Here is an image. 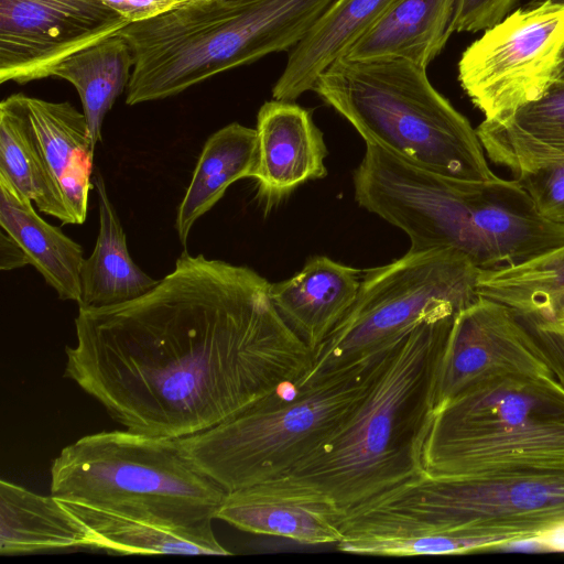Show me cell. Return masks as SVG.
<instances>
[{"instance_id":"1","label":"cell","mask_w":564,"mask_h":564,"mask_svg":"<svg viewBox=\"0 0 564 564\" xmlns=\"http://www.w3.org/2000/svg\"><path fill=\"white\" fill-rule=\"evenodd\" d=\"M254 270L186 250L145 294L78 307L64 377L127 430L183 438L303 380L311 348Z\"/></svg>"},{"instance_id":"2","label":"cell","mask_w":564,"mask_h":564,"mask_svg":"<svg viewBox=\"0 0 564 564\" xmlns=\"http://www.w3.org/2000/svg\"><path fill=\"white\" fill-rule=\"evenodd\" d=\"M354 189L360 207L406 234L410 252L451 248L495 270L564 243V225L543 217L516 178H452L366 143Z\"/></svg>"},{"instance_id":"3","label":"cell","mask_w":564,"mask_h":564,"mask_svg":"<svg viewBox=\"0 0 564 564\" xmlns=\"http://www.w3.org/2000/svg\"><path fill=\"white\" fill-rule=\"evenodd\" d=\"M459 313L424 321L392 344L350 415L281 478L328 498L346 516L422 474L420 442Z\"/></svg>"},{"instance_id":"4","label":"cell","mask_w":564,"mask_h":564,"mask_svg":"<svg viewBox=\"0 0 564 564\" xmlns=\"http://www.w3.org/2000/svg\"><path fill=\"white\" fill-rule=\"evenodd\" d=\"M334 0H196L120 33L134 54L126 104L176 96L215 75L291 51Z\"/></svg>"},{"instance_id":"5","label":"cell","mask_w":564,"mask_h":564,"mask_svg":"<svg viewBox=\"0 0 564 564\" xmlns=\"http://www.w3.org/2000/svg\"><path fill=\"white\" fill-rule=\"evenodd\" d=\"M312 90L366 143L443 176H497L476 129L431 84L426 68L413 62L343 56L318 76Z\"/></svg>"},{"instance_id":"6","label":"cell","mask_w":564,"mask_h":564,"mask_svg":"<svg viewBox=\"0 0 564 564\" xmlns=\"http://www.w3.org/2000/svg\"><path fill=\"white\" fill-rule=\"evenodd\" d=\"M387 349L297 384L284 383L238 415L178 438L180 443L196 466L227 492L281 478L350 415Z\"/></svg>"},{"instance_id":"7","label":"cell","mask_w":564,"mask_h":564,"mask_svg":"<svg viewBox=\"0 0 564 564\" xmlns=\"http://www.w3.org/2000/svg\"><path fill=\"white\" fill-rule=\"evenodd\" d=\"M422 473L457 478L564 459V383L491 378L435 408L420 442Z\"/></svg>"},{"instance_id":"8","label":"cell","mask_w":564,"mask_h":564,"mask_svg":"<svg viewBox=\"0 0 564 564\" xmlns=\"http://www.w3.org/2000/svg\"><path fill=\"white\" fill-rule=\"evenodd\" d=\"M226 494L178 438L127 429L85 435L51 466V495L61 500L176 523L214 520Z\"/></svg>"},{"instance_id":"9","label":"cell","mask_w":564,"mask_h":564,"mask_svg":"<svg viewBox=\"0 0 564 564\" xmlns=\"http://www.w3.org/2000/svg\"><path fill=\"white\" fill-rule=\"evenodd\" d=\"M352 511H379L452 535L467 553L564 530V459L457 477L425 474Z\"/></svg>"},{"instance_id":"10","label":"cell","mask_w":564,"mask_h":564,"mask_svg":"<svg viewBox=\"0 0 564 564\" xmlns=\"http://www.w3.org/2000/svg\"><path fill=\"white\" fill-rule=\"evenodd\" d=\"M480 271L451 248L408 251L367 270L356 301L313 351L312 368L300 382L375 356L424 321L459 313L480 296Z\"/></svg>"},{"instance_id":"11","label":"cell","mask_w":564,"mask_h":564,"mask_svg":"<svg viewBox=\"0 0 564 564\" xmlns=\"http://www.w3.org/2000/svg\"><path fill=\"white\" fill-rule=\"evenodd\" d=\"M564 48V3L534 0L474 41L458 82L486 121H503L550 86Z\"/></svg>"},{"instance_id":"12","label":"cell","mask_w":564,"mask_h":564,"mask_svg":"<svg viewBox=\"0 0 564 564\" xmlns=\"http://www.w3.org/2000/svg\"><path fill=\"white\" fill-rule=\"evenodd\" d=\"M510 375L556 378L550 349L534 325L509 306L479 296L454 322L437 371L434 409L486 380Z\"/></svg>"},{"instance_id":"13","label":"cell","mask_w":564,"mask_h":564,"mask_svg":"<svg viewBox=\"0 0 564 564\" xmlns=\"http://www.w3.org/2000/svg\"><path fill=\"white\" fill-rule=\"evenodd\" d=\"M128 24L101 0H0V84L50 77Z\"/></svg>"},{"instance_id":"14","label":"cell","mask_w":564,"mask_h":564,"mask_svg":"<svg viewBox=\"0 0 564 564\" xmlns=\"http://www.w3.org/2000/svg\"><path fill=\"white\" fill-rule=\"evenodd\" d=\"M345 513L328 498L278 478L226 494L215 519L252 534L301 544H337Z\"/></svg>"},{"instance_id":"15","label":"cell","mask_w":564,"mask_h":564,"mask_svg":"<svg viewBox=\"0 0 564 564\" xmlns=\"http://www.w3.org/2000/svg\"><path fill=\"white\" fill-rule=\"evenodd\" d=\"M257 162L252 178L267 206L301 184L327 175V148L312 112L293 101L270 100L257 116Z\"/></svg>"},{"instance_id":"16","label":"cell","mask_w":564,"mask_h":564,"mask_svg":"<svg viewBox=\"0 0 564 564\" xmlns=\"http://www.w3.org/2000/svg\"><path fill=\"white\" fill-rule=\"evenodd\" d=\"M361 274L358 269L315 256L290 279L271 283L270 296L279 315L313 354L356 301Z\"/></svg>"},{"instance_id":"17","label":"cell","mask_w":564,"mask_h":564,"mask_svg":"<svg viewBox=\"0 0 564 564\" xmlns=\"http://www.w3.org/2000/svg\"><path fill=\"white\" fill-rule=\"evenodd\" d=\"M476 132L487 158L514 175L564 163V48L541 98L503 121L482 120Z\"/></svg>"},{"instance_id":"18","label":"cell","mask_w":564,"mask_h":564,"mask_svg":"<svg viewBox=\"0 0 564 564\" xmlns=\"http://www.w3.org/2000/svg\"><path fill=\"white\" fill-rule=\"evenodd\" d=\"M29 120L45 164L68 208L73 225L86 220L94 143L83 112L68 101L24 95Z\"/></svg>"},{"instance_id":"19","label":"cell","mask_w":564,"mask_h":564,"mask_svg":"<svg viewBox=\"0 0 564 564\" xmlns=\"http://www.w3.org/2000/svg\"><path fill=\"white\" fill-rule=\"evenodd\" d=\"M395 0H335L291 50L272 88L275 100L294 101L345 56Z\"/></svg>"},{"instance_id":"20","label":"cell","mask_w":564,"mask_h":564,"mask_svg":"<svg viewBox=\"0 0 564 564\" xmlns=\"http://www.w3.org/2000/svg\"><path fill=\"white\" fill-rule=\"evenodd\" d=\"M61 501L84 524L88 546L123 554H231L217 541L213 520L176 523Z\"/></svg>"},{"instance_id":"21","label":"cell","mask_w":564,"mask_h":564,"mask_svg":"<svg viewBox=\"0 0 564 564\" xmlns=\"http://www.w3.org/2000/svg\"><path fill=\"white\" fill-rule=\"evenodd\" d=\"M0 227L25 252L33 265L53 288L58 299L80 302L83 247L58 227L45 221L22 194L0 173Z\"/></svg>"},{"instance_id":"22","label":"cell","mask_w":564,"mask_h":564,"mask_svg":"<svg viewBox=\"0 0 564 564\" xmlns=\"http://www.w3.org/2000/svg\"><path fill=\"white\" fill-rule=\"evenodd\" d=\"M456 0H395L345 55L403 58L427 68L451 36Z\"/></svg>"},{"instance_id":"23","label":"cell","mask_w":564,"mask_h":564,"mask_svg":"<svg viewBox=\"0 0 564 564\" xmlns=\"http://www.w3.org/2000/svg\"><path fill=\"white\" fill-rule=\"evenodd\" d=\"M94 187L98 198L99 231L91 254L82 265L78 307H105L129 302L159 282L131 258L126 234L99 171L94 177Z\"/></svg>"},{"instance_id":"24","label":"cell","mask_w":564,"mask_h":564,"mask_svg":"<svg viewBox=\"0 0 564 564\" xmlns=\"http://www.w3.org/2000/svg\"><path fill=\"white\" fill-rule=\"evenodd\" d=\"M88 546L84 524L53 495L0 481V553L29 554Z\"/></svg>"},{"instance_id":"25","label":"cell","mask_w":564,"mask_h":564,"mask_svg":"<svg viewBox=\"0 0 564 564\" xmlns=\"http://www.w3.org/2000/svg\"><path fill=\"white\" fill-rule=\"evenodd\" d=\"M256 129L238 122L214 132L205 142L178 206L175 229L186 245L194 224L210 210L236 181L252 177L257 162Z\"/></svg>"},{"instance_id":"26","label":"cell","mask_w":564,"mask_h":564,"mask_svg":"<svg viewBox=\"0 0 564 564\" xmlns=\"http://www.w3.org/2000/svg\"><path fill=\"white\" fill-rule=\"evenodd\" d=\"M0 173L29 197L39 212L57 218L63 225H73L32 130L24 94L11 95L0 104Z\"/></svg>"},{"instance_id":"27","label":"cell","mask_w":564,"mask_h":564,"mask_svg":"<svg viewBox=\"0 0 564 564\" xmlns=\"http://www.w3.org/2000/svg\"><path fill=\"white\" fill-rule=\"evenodd\" d=\"M134 54L119 32L77 52L56 66L52 76L70 83L78 93L94 143L101 141L106 115L128 88Z\"/></svg>"},{"instance_id":"28","label":"cell","mask_w":564,"mask_h":564,"mask_svg":"<svg viewBox=\"0 0 564 564\" xmlns=\"http://www.w3.org/2000/svg\"><path fill=\"white\" fill-rule=\"evenodd\" d=\"M477 289L533 325L551 319L564 310V243L521 263L481 270Z\"/></svg>"},{"instance_id":"29","label":"cell","mask_w":564,"mask_h":564,"mask_svg":"<svg viewBox=\"0 0 564 564\" xmlns=\"http://www.w3.org/2000/svg\"><path fill=\"white\" fill-rule=\"evenodd\" d=\"M546 219L564 225V163L514 175Z\"/></svg>"},{"instance_id":"30","label":"cell","mask_w":564,"mask_h":564,"mask_svg":"<svg viewBox=\"0 0 564 564\" xmlns=\"http://www.w3.org/2000/svg\"><path fill=\"white\" fill-rule=\"evenodd\" d=\"M519 0H456L451 33L487 30L506 18Z\"/></svg>"},{"instance_id":"31","label":"cell","mask_w":564,"mask_h":564,"mask_svg":"<svg viewBox=\"0 0 564 564\" xmlns=\"http://www.w3.org/2000/svg\"><path fill=\"white\" fill-rule=\"evenodd\" d=\"M129 23L148 20L196 0H101Z\"/></svg>"},{"instance_id":"32","label":"cell","mask_w":564,"mask_h":564,"mask_svg":"<svg viewBox=\"0 0 564 564\" xmlns=\"http://www.w3.org/2000/svg\"><path fill=\"white\" fill-rule=\"evenodd\" d=\"M546 341L556 368V378L564 383V310L554 317L534 325Z\"/></svg>"},{"instance_id":"33","label":"cell","mask_w":564,"mask_h":564,"mask_svg":"<svg viewBox=\"0 0 564 564\" xmlns=\"http://www.w3.org/2000/svg\"><path fill=\"white\" fill-rule=\"evenodd\" d=\"M29 264L28 257L20 245L4 230L0 234V269L9 271Z\"/></svg>"},{"instance_id":"34","label":"cell","mask_w":564,"mask_h":564,"mask_svg":"<svg viewBox=\"0 0 564 564\" xmlns=\"http://www.w3.org/2000/svg\"><path fill=\"white\" fill-rule=\"evenodd\" d=\"M553 1L564 3V0H553Z\"/></svg>"}]
</instances>
